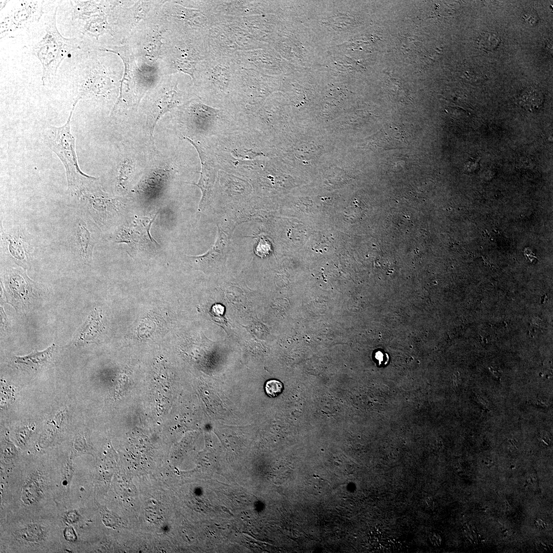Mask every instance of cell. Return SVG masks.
<instances>
[{
	"mask_svg": "<svg viewBox=\"0 0 553 553\" xmlns=\"http://www.w3.org/2000/svg\"><path fill=\"white\" fill-rule=\"evenodd\" d=\"M185 138L197 150L201 161L202 169L200 179L198 183L193 184L198 186L202 192V196L199 204L200 209L205 206L210 196L216 179V171L212 164L210 163L209 159L201 148L188 138Z\"/></svg>",
	"mask_w": 553,
	"mask_h": 553,
	"instance_id": "obj_8",
	"label": "cell"
},
{
	"mask_svg": "<svg viewBox=\"0 0 553 553\" xmlns=\"http://www.w3.org/2000/svg\"><path fill=\"white\" fill-rule=\"evenodd\" d=\"M17 488L16 495L18 505L24 510H35L47 502L51 491L49 472L37 469L25 472Z\"/></svg>",
	"mask_w": 553,
	"mask_h": 553,
	"instance_id": "obj_3",
	"label": "cell"
},
{
	"mask_svg": "<svg viewBox=\"0 0 553 553\" xmlns=\"http://www.w3.org/2000/svg\"><path fill=\"white\" fill-rule=\"evenodd\" d=\"M8 538L17 547L28 550L45 547L51 539V527L35 518L11 524L8 529Z\"/></svg>",
	"mask_w": 553,
	"mask_h": 553,
	"instance_id": "obj_4",
	"label": "cell"
},
{
	"mask_svg": "<svg viewBox=\"0 0 553 553\" xmlns=\"http://www.w3.org/2000/svg\"><path fill=\"white\" fill-rule=\"evenodd\" d=\"M500 41V38L497 34L486 32L479 36L477 44L481 49L491 51L498 47Z\"/></svg>",
	"mask_w": 553,
	"mask_h": 553,
	"instance_id": "obj_12",
	"label": "cell"
},
{
	"mask_svg": "<svg viewBox=\"0 0 553 553\" xmlns=\"http://www.w3.org/2000/svg\"><path fill=\"white\" fill-rule=\"evenodd\" d=\"M229 242L226 234L218 226L217 237L214 245L204 254L189 257L201 267H205L221 262L228 252Z\"/></svg>",
	"mask_w": 553,
	"mask_h": 553,
	"instance_id": "obj_9",
	"label": "cell"
},
{
	"mask_svg": "<svg viewBox=\"0 0 553 553\" xmlns=\"http://www.w3.org/2000/svg\"><path fill=\"white\" fill-rule=\"evenodd\" d=\"M64 537L69 542H74L76 540V536L74 530L72 527H67L64 530Z\"/></svg>",
	"mask_w": 553,
	"mask_h": 553,
	"instance_id": "obj_15",
	"label": "cell"
},
{
	"mask_svg": "<svg viewBox=\"0 0 553 553\" xmlns=\"http://www.w3.org/2000/svg\"><path fill=\"white\" fill-rule=\"evenodd\" d=\"M57 8L46 24V34L33 48L34 55L42 66L41 80L45 85L56 76L60 64L68 55L79 47L80 41L76 38L63 37L56 24Z\"/></svg>",
	"mask_w": 553,
	"mask_h": 553,
	"instance_id": "obj_2",
	"label": "cell"
},
{
	"mask_svg": "<svg viewBox=\"0 0 553 553\" xmlns=\"http://www.w3.org/2000/svg\"><path fill=\"white\" fill-rule=\"evenodd\" d=\"M175 95V92L170 91L157 100V103L150 114L147 121L150 133L152 138H153L155 126L159 118L175 104V100H174Z\"/></svg>",
	"mask_w": 553,
	"mask_h": 553,
	"instance_id": "obj_10",
	"label": "cell"
},
{
	"mask_svg": "<svg viewBox=\"0 0 553 553\" xmlns=\"http://www.w3.org/2000/svg\"><path fill=\"white\" fill-rule=\"evenodd\" d=\"M1 247L15 264L26 269L29 266L34 247L27 231L19 227L5 229L1 225Z\"/></svg>",
	"mask_w": 553,
	"mask_h": 553,
	"instance_id": "obj_5",
	"label": "cell"
},
{
	"mask_svg": "<svg viewBox=\"0 0 553 553\" xmlns=\"http://www.w3.org/2000/svg\"><path fill=\"white\" fill-rule=\"evenodd\" d=\"M132 171V166L129 161H124L121 165L118 177V184L122 185Z\"/></svg>",
	"mask_w": 553,
	"mask_h": 553,
	"instance_id": "obj_14",
	"label": "cell"
},
{
	"mask_svg": "<svg viewBox=\"0 0 553 553\" xmlns=\"http://www.w3.org/2000/svg\"><path fill=\"white\" fill-rule=\"evenodd\" d=\"M55 345L53 344L45 350L42 351H34L30 354L22 357H16L15 362L19 365L34 368L46 364L53 352Z\"/></svg>",
	"mask_w": 553,
	"mask_h": 553,
	"instance_id": "obj_11",
	"label": "cell"
},
{
	"mask_svg": "<svg viewBox=\"0 0 553 553\" xmlns=\"http://www.w3.org/2000/svg\"><path fill=\"white\" fill-rule=\"evenodd\" d=\"M73 239L76 254L84 263H89L92 260L96 242L88 223L84 219L78 217L76 219L73 226Z\"/></svg>",
	"mask_w": 553,
	"mask_h": 553,
	"instance_id": "obj_7",
	"label": "cell"
},
{
	"mask_svg": "<svg viewBox=\"0 0 553 553\" xmlns=\"http://www.w3.org/2000/svg\"><path fill=\"white\" fill-rule=\"evenodd\" d=\"M42 1H23L8 12L1 22V38L29 27L44 13Z\"/></svg>",
	"mask_w": 553,
	"mask_h": 553,
	"instance_id": "obj_6",
	"label": "cell"
},
{
	"mask_svg": "<svg viewBox=\"0 0 553 553\" xmlns=\"http://www.w3.org/2000/svg\"><path fill=\"white\" fill-rule=\"evenodd\" d=\"M283 389V384L276 379L269 380L265 385L266 394L271 397L278 396L282 392Z\"/></svg>",
	"mask_w": 553,
	"mask_h": 553,
	"instance_id": "obj_13",
	"label": "cell"
},
{
	"mask_svg": "<svg viewBox=\"0 0 553 553\" xmlns=\"http://www.w3.org/2000/svg\"><path fill=\"white\" fill-rule=\"evenodd\" d=\"M75 100L69 118L64 125L57 127L48 126L46 137L49 146L62 163L66 173L67 190L75 196L79 194L96 178L88 176L80 170L75 152V138L71 132V119L75 105Z\"/></svg>",
	"mask_w": 553,
	"mask_h": 553,
	"instance_id": "obj_1",
	"label": "cell"
}]
</instances>
